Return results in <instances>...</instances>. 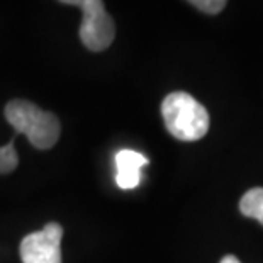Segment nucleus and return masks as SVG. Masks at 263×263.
I'll use <instances>...</instances> for the list:
<instances>
[{
	"label": "nucleus",
	"mask_w": 263,
	"mask_h": 263,
	"mask_svg": "<svg viewBox=\"0 0 263 263\" xmlns=\"http://www.w3.org/2000/svg\"><path fill=\"white\" fill-rule=\"evenodd\" d=\"M161 116L173 138L197 141L209 131V112L187 92H173L161 102Z\"/></svg>",
	"instance_id": "f257e3e1"
},
{
	"label": "nucleus",
	"mask_w": 263,
	"mask_h": 263,
	"mask_svg": "<svg viewBox=\"0 0 263 263\" xmlns=\"http://www.w3.org/2000/svg\"><path fill=\"white\" fill-rule=\"evenodd\" d=\"M5 119L19 134H26L37 149L53 148L61 133L58 117L29 100H10L5 105Z\"/></svg>",
	"instance_id": "f03ea898"
},
{
	"label": "nucleus",
	"mask_w": 263,
	"mask_h": 263,
	"mask_svg": "<svg viewBox=\"0 0 263 263\" xmlns=\"http://www.w3.org/2000/svg\"><path fill=\"white\" fill-rule=\"evenodd\" d=\"M61 4L75 5L82 10L80 39L90 51H104L114 41L116 26L104 7V0H60Z\"/></svg>",
	"instance_id": "7ed1b4c3"
},
{
	"label": "nucleus",
	"mask_w": 263,
	"mask_h": 263,
	"mask_svg": "<svg viewBox=\"0 0 263 263\" xmlns=\"http://www.w3.org/2000/svg\"><path fill=\"white\" fill-rule=\"evenodd\" d=\"M61 238L63 228L49 222L41 231L31 233L21 241L22 263H61Z\"/></svg>",
	"instance_id": "20e7f679"
},
{
	"label": "nucleus",
	"mask_w": 263,
	"mask_h": 263,
	"mask_svg": "<svg viewBox=\"0 0 263 263\" xmlns=\"http://www.w3.org/2000/svg\"><path fill=\"white\" fill-rule=\"evenodd\" d=\"M148 165V158L138 151L121 149L116 155V182L117 185L124 190H129L139 185L141 180V168Z\"/></svg>",
	"instance_id": "39448f33"
},
{
	"label": "nucleus",
	"mask_w": 263,
	"mask_h": 263,
	"mask_svg": "<svg viewBox=\"0 0 263 263\" xmlns=\"http://www.w3.org/2000/svg\"><path fill=\"white\" fill-rule=\"evenodd\" d=\"M239 211L246 217L256 219L263 226V189H251L248 190L239 202Z\"/></svg>",
	"instance_id": "423d86ee"
},
{
	"label": "nucleus",
	"mask_w": 263,
	"mask_h": 263,
	"mask_svg": "<svg viewBox=\"0 0 263 263\" xmlns=\"http://www.w3.org/2000/svg\"><path fill=\"white\" fill-rule=\"evenodd\" d=\"M17 153H15L14 148V139L9 144L0 148V173L5 175V173H10L15 170L17 166Z\"/></svg>",
	"instance_id": "0eeeda50"
},
{
	"label": "nucleus",
	"mask_w": 263,
	"mask_h": 263,
	"mask_svg": "<svg viewBox=\"0 0 263 263\" xmlns=\"http://www.w3.org/2000/svg\"><path fill=\"white\" fill-rule=\"evenodd\" d=\"M194 5V7H197L199 10H202L205 14H219L222 9L226 7L228 0H187Z\"/></svg>",
	"instance_id": "6e6552de"
},
{
	"label": "nucleus",
	"mask_w": 263,
	"mask_h": 263,
	"mask_svg": "<svg viewBox=\"0 0 263 263\" xmlns=\"http://www.w3.org/2000/svg\"><path fill=\"white\" fill-rule=\"evenodd\" d=\"M219 263H241V261H239L234 255H226L224 258H222Z\"/></svg>",
	"instance_id": "1a4fd4ad"
}]
</instances>
